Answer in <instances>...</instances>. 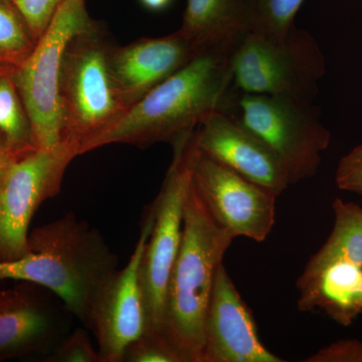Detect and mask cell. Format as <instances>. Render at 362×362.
Segmentation results:
<instances>
[{
    "instance_id": "27",
    "label": "cell",
    "mask_w": 362,
    "mask_h": 362,
    "mask_svg": "<svg viewBox=\"0 0 362 362\" xmlns=\"http://www.w3.org/2000/svg\"><path fill=\"white\" fill-rule=\"evenodd\" d=\"M16 157L18 156H14L13 152L7 147L4 139L0 137V187H1L2 181H4V176H6L7 169Z\"/></svg>"
},
{
    "instance_id": "9",
    "label": "cell",
    "mask_w": 362,
    "mask_h": 362,
    "mask_svg": "<svg viewBox=\"0 0 362 362\" xmlns=\"http://www.w3.org/2000/svg\"><path fill=\"white\" fill-rule=\"evenodd\" d=\"M77 156V150L61 141L11 162L0 187V262L30 252V221L42 202L59 194L66 168Z\"/></svg>"
},
{
    "instance_id": "29",
    "label": "cell",
    "mask_w": 362,
    "mask_h": 362,
    "mask_svg": "<svg viewBox=\"0 0 362 362\" xmlns=\"http://www.w3.org/2000/svg\"><path fill=\"white\" fill-rule=\"evenodd\" d=\"M361 309H362V302H361Z\"/></svg>"
},
{
    "instance_id": "1",
    "label": "cell",
    "mask_w": 362,
    "mask_h": 362,
    "mask_svg": "<svg viewBox=\"0 0 362 362\" xmlns=\"http://www.w3.org/2000/svg\"><path fill=\"white\" fill-rule=\"evenodd\" d=\"M242 35L204 47L130 107L94 143L93 150L115 143L139 147L173 143L183 133L194 130L209 114L228 113L238 93L233 83V52Z\"/></svg>"
},
{
    "instance_id": "12",
    "label": "cell",
    "mask_w": 362,
    "mask_h": 362,
    "mask_svg": "<svg viewBox=\"0 0 362 362\" xmlns=\"http://www.w3.org/2000/svg\"><path fill=\"white\" fill-rule=\"evenodd\" d=\"M145 214L141 233L129 262L105 282L90 309V330L97 338L102 362H122L128 345L146 332L139 267L153 216L149 207Z\"/></svg>"
},
{
    "instance_id": "15",
    "label": "cell",
    "mask_w": 362,
    "mask_h": 362,
    "mask_svg": "<svg viewBox=\"0 0 362 362\" xmlns=\"http://www.w3.org/2000/svg\"><path fill=\"white\" fill-rule=\"evenodd\" d=\"M180 32L112 45L109 65L128 109L202 52Z\"/></svg>"
},
{
    "instance_id": "20",
    "label": "cell",
    "mask_w": 362,
    "mask_h": 362,
    "mask_svg": "<svg viewBox=\"0 0 362 362\" xmlns=\"http://www.w3.org/2000/svg\"><path fill=\"white\" fill-rule=\"evenodd\" d=\"M304 0H247V32L281 40L294 28V18Z\"/></svg>"
},
{
    "instance_id": "5",
    "label": "cell",
    "mask_w": 362,
    "mask_h": 362,
    "mask_svg": "<svg viewBox=\"0 0 362 362\" xmlns=\"http://www.w3.org/2000/svg\"><path fill=\"white\" fill-rule=\"evenodd\" d=\"M171 144L173 162L160 192L149 206L153 223L139 267L140 289L146 318L145 333L157 337H161L163 327L166 289L180 251L185 201L199 152L195 129L183 133Z\"/></svg>"
},
{
    "instance_id": "22",
    "label": "cell",
    "mask_w": 362,
    "mask_h": 362,
    "mask_svg": "<svg viewBox=\"0 0 362 362\" xmlns=\"http://www.w3.org/2000/svg\"><path fill=\"white\" fill-rule=\"evenodd\" d=\"M44 362H102L85 328L73 329Z\"/></svg>"
},
{
    "instance_id": "18",
    "label": "cell",
    "mask_w": 362,
    "mask_h": 362,
    "mask_svg": "<svg viewBox=\"0 0 362 362\" xmlns=\"http://www.w3.org/2000/svg\"><path fill=\"white\" fill-rule=\"evenodd\" d=\"M334 226L321 249L311 257L298 278V288L303 287L337 262L346 261L362 267V209L354 202L337 199L332 204Z\"/></svg>"
},
{
    "instance_id": "7",
    "label": "cell",
    "mask_w": 362,
    "mask_h": 362,
    "mask_svg": "<svg viewBox=\"0 0 362 362\" xmlns=\"http://www.w3.org/2000/svg\"><path fill=\"white\" fill-rule=\"evenodd\" d=\"M232 71L238 92L312 101L325 62L316 40L306 30L294 26L281 40L247 30L233 49Z\"/></svg>"
},
{
    "instance_id": "10",
    "label": "cell",
    "mask_w": 362,
    "mask_h": 362,
    "mask_svg": "<svg viewBox=\"0 0 362 362\" xmlns=\"http://www.w3.org/2000/svg\"><path fill=\"white\" fill-rule=\"evenodd\" d=\"M20 282L0 290V362L45 361L73 331L76 318L54 293Z\"/></svg>"
},
{
    "instance_id": "28",
    "label": "cell",
    "mask_w": 362,
    "mask_h": 362,
    "mask_svg": "<svg viewBox=\"0 0 362 362\" xmlns=\"http://www.w3.org/2000/svg\"><path fill=\"white\" fill-rule=\"evenodd\" d=\"M171 0H141L143 6L151 11H161L168 6Z\"/></svg>"
},
{
    "instance_id": "16",
    "label": "cell",
    "mask_w": 362,
    "mask_h": 362,
    "mask_svg": "<svg viewBox=\"0 0 362 362\" xmlns=\"http://www.w3.org/2000/svg\"><path fill=\"white\" fill-rule=\"evenodd\" d=\"M298 291L300 311L321 309L349 326L362 311V267L346 261L331 264Z\"/></svg>"
},
{
    "instance_id": "6",
    "label": "cell",
    "mask_w": 362,
    "mask_h": 362,
    "mask_svg": "<svg viewBox=\"0 0 362 362\" xmlns=\"http://www.w3.org/2000/svg\"><path fill=\"white\" fill-rule=\"evenodd\" d=\"M312 101L237 93L228 115L278 156L290 185L314 176L331 135Z\"/></svg>"
},
{
    "instance_id": "23",
    "label": "cell",
    "mask_w": 362,
    "mask_h": 362,
    "mask_svg": "<svg viewBox=\"0 0 362 362\" xmlns=\"http://www.w3.org/2000/svg\"><path fill=\"white\" fill-rule=\"evenodd\" d=\"M122 362H181L175 349L157 335L142 334L128 345Z\"/></svg>"
},
{
    "instance_id": "17",
    "label": "cell",
    "mask_w": 362,
    "mask_h": 362,
    "mask_svg": "<svg viewBox=\"0 0 362 362\" xmlns=\"http://www.w3.org/2000/svg\"><path fill=\"white\" fill-rule=\"evenodd\" d=\"M180 32L199 49L247 32V0H187Z\"/></svg>"
},
{
    "instance_id": "19",
    "label": "cell",
    "mask_w": 362,
    "mask_h": 362,
    "mask_svg": "<svg viewBox=\"0 0 362 362\" xmlns=\"http://www.w3.org/2000/svg\"><path fill=\"white\" fill-rule=\"evenodd\" d=\"M16 66L0 61V137L16 156L39 148L16 78Z\"/></svg>"
},
{
    "instance_id": "4",
    "label": "cell",
    "mask_w": 362,
    "mask_h": 362,
    "mask_svg": "<svg viewBox=\"0 0 362 362\" xmlns=\"http://www.w3.org/2000/svg\"><path fill=\"white\" fill-rule=\"evenodd\" d=\"M112 42L92 21L66 45L59 80L61 141L78 156L93 150L127 112L109 65Z\"/></svg>"
},
{
    "instance_id": "21",
    "label": "cell",
    "mask_w": 362,
    "mask_h": 362,
    "mask_svg": "<svg viewBox=\"0 0 362 362\" xmlns=\"http://www.w3.org/2000/svg\"><path fill=\"white\" fill-rule=\"evenodd\" d=\"M35 40L13 0H0V61L20 66L32 54Z\"/></svg>"
},
{
    "instance_id": "26",
    "label": "cell",
    "mask_w": 362,
    "mask_h": 362,
    "mask_svg": "<svg viewBox=\"0 0 362 362\" xmlns=\"http://www.w3.org/2000/svg\"><path fill=\"white\" fill-rule=\"evenodd\" d=\"M305 362H362V342L341 340L319 350Z\"/></svg>"
},
{
    "instance_id": "31",
    "label": "cell",
    "mask_w": 362,
    "mask_h": 362,
    "mask_svg": "<svg viewBox=\"0 0 362 362\" xmlns=\"http://www.w3.org/2000/svg\"><path fill=\"white\" fill-rule=\"evenodd\" d=\"M13 1H14V0H13Z\"/></svg>"
},
{
    "instance_id": "24",
    "label": "cell",
    "mask_w": 362,
    "mask_h": 362,
    "mask_svg": "<svg viewBox=\"0 0 362 362\" xmlns=\"http://www.w3.org/2000/svg\"><path fill=\"white\" fill-rule=\"evenodd\" d=\"M35 42L44 35L63 0H14Z\"/></svg>"
},
{
    "instance_id": "25",
    "label": "cell",
    "mask_w": 362,
    "mask_h": 362,
    "mask_svg": "<svg viewBox=\"0 0 362 362\" xmlns=\"http://www.w3.org/2000/svg\"><path fill=\"white\" fill-rule=\"evenodd\" d=\"M337 183L340 189L362 194V144L340 160Z\"/></svg>"
},
{
    "instance_id": "30",
    "label": "cell",
    "mask_w": 362,
    "mask_h": 362,
    "mask_svg": "<svg viewBox=\"0 0 362 362\" xmlns=\"http://www.w3.org/2000/svg\"><path fill=\"white\" fill-rule=\"evenodd\" d=\"M0 290H1V288H0Z\"/></svg>"
},
{
    "instance_id": "11",
    "label": "cell",
    "mask_w": 362,
    "mask_h": 362,
    "mask_svg": "<svg viewBox=\"0 0 362 362\" xmlns=\"http://www.w3.org/2000/svg\"><path fill=\"white\" fill-rule=\"evenodd\" d=\"M192 183L214 221L233 235L264 242L275 223L277 195L199 149Z\"/></svg>"
},
{
    "instance_id": "3",
    "label": "cell",
    "mask_w": 362,
    "mask_h": 362,
    "mask_svg": "<svg viewBox=\"0 0 362 362\" xmlns=\"http://www.w3.org/2000/svg\"><path fill=\"white\" fill-rule=\"evenodd\" d=\"M233 240L209 214L192 181L185 201L180 251L166 289L161 333L181 362L202 361L216 272Z\"/></svg>"
},
{
    "instance_id": "13",
    "label": "cell",
    "mask_w": 362,
    "mask_h": 362,
    "mask_svg": "<svg viewBox=\"0 0 362 362\" xmlns=\"http://www.w3.org/2000/svg\"><path fill=\"white\" fill-rule=\"evenodd\" d=\"M195 139L202 153L277 197L290 185L278 156L226 112L206 117L195 129Z\"/></svg>"
},
{
    "instance_id": "2",
    "label": "cell",
    "mask_w": 362,
    "mask_h": 362,
    "mask_svg": "<svg viewBox=\"0 0 362 362\" xmlns=\"http://www.w3.org/2000/svg\"><path fill=\"white\" fill-rule=\"evenodd\" d=\"M28 246L23 258L0 262V282L28 281L47 288L90 329L93 302L118 270V259L101 233L69 213L35 228Z\"/></svg>"
},
{
    "instance_id": "8",
    "label": "cell",
    "mask_w": 362,
    "mask_h": 362,
    "mask_svg": "<svg viewBox=\"0 0 362 362\" xmlns=\"http://www.w3.org/2000/svg\"><path fill=\"white\" fill-rule=\"evenodd\" d=\"M85 0H63L16 78L39 148L61 142L59 80L64 52L71 37L92 23Z\"/></svg>"
},
{
    "instance_id": "14",
    "label": "cell",
    "mask_w": 362,
    "mask_h": 362,
    "mask_svg": "<svg viewBox=\"0 0 362 362\" xmlns=\"http://www.w3.org/2000/svg\"><path fill=\"white\" fill-rule=\"evenodd\" d=\"M262 344L250 309L218 267L207 310L201 362H284Z\"/></svg>"
}]
</instances>
